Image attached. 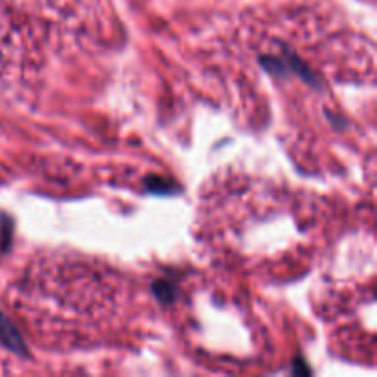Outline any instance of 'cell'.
Returning a JSON list of instances; mask_svg holds the SVG:
<instances>
[{
	"label": "cell",
	"mask_w": 377,
	"mask_h": 377,
	"mask_svg": "<svg viewBox=\"0 0 377 377\" xmlns=\"http://www.w3.org/2000/svg\"><path fill=\"white\" fill-rule=\"evenodd\" d=\"M0 340H4V343L8 344L11 350L20 348L19 337H17V333L13 331V328L8 324V320H6L2 315H0Z\"/></svg>",
	"instance_id": "1"
}]
</instances>
